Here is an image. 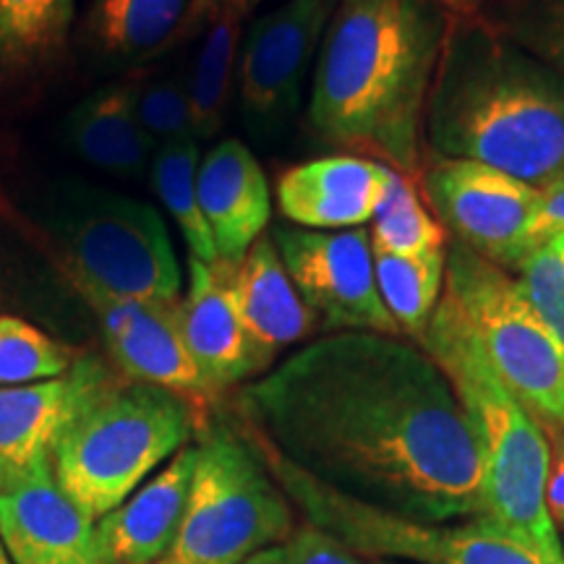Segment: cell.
<instances>
[{"mask_svg":"<svg viewBox=\"0 0 564 564\" xmlns=\"http://www.w3.org/2000/svg\"><path fill=\"white\" fill-rule=\"evenodd\" d=\"M371 253L387 312L398 324L400 335L421 345L444 293L447 246L423 253H387L379 249H371Z\"/></svg>","mask_w":564,"mask_h":564,"instance_id":"obj_24","label":"cell"},{"mask_svg":"<svg viewBox=\"0 0 564 564\" xmlns=\"http://www.w3.org/2000/svg\"><path fill=\"white\" fill-rule=\"evenodd\" d=\"M556 232H564V183L546 188L541 196L539 212H535L531 230H528V249L549 236H556Z\"/></svg>","mask_w":564,"mask_h":564,"instance_id":"obj_34","label":"cell"},{"mask_svg":"<svg viewBox=\"0 0 564 564\" xmlns=\"http://www.w3.org/2000/svg\"><path fill=\"white\" fill-rule=\"evenodd\" d=\"M371 564H403V562H371Z\"/></svg>","mask_w":564,"mask_h":564,"instance_id":"obj_38","label":"cell"},{"mask_svg":"<svg viewBox=\"0 0 564 564\" xmlns=\"http://www.w3.org/2000/svg\"><path fill=\"white\" fill-rule=\"evenodd\" d=\"M112 377L116 371L97 356H79L58 379L0 387V491L53 460L68 423Z\"/></svg>","mask_w":564,"mask_h":564,"instance_id":"obj_14","label":"cell"},{"mask_svg":"<svg viewBox=\"0 0 564 564\" xmlns=\"http://www.w3.org/2000/svg\"><path fill=\"white\" fill-rule=\"evenodd\" d=\"M442 299L507 390L539 421L564 426V345L533 312L518 280L449 241Z\"/></svg>","mask_w":564,"mask_h":564,"instance_id":"obj_8","label":"cell"},{"mask_svg":"<svg viewBox=\"0 0 564 564\" xmlns=\"http://www.w3.org/2000/svg\"><path fill=\"white\" fill-rule=\"evenodd\" d=\"M74 280L100 322L102 340L126 379L165 387L183 398H209L202 373L181 335L178 303L116 295Z\"/></svg>","mask_w":564,"mask_h":564,"instance_id":"obj_13","label":"cell"},{"mask_svg":"<svg viewBox=\"0 0 564 564\" xmlns=\"http://www.w3.org/2000/svg\"><path fill=\"white\" fill-rule=\"evenodd\" d=\"M510 274L533 312L564 345V232L533 243Z\"/></svg>","mask_w":564,"mask_h":564,"instance_id":"obj_31","label":"cell"},{"mask_svg":"<svg viewBox=\"0 0 564 564\" xmlns=\"http://www.w3.org/2000/svg\"><path fill=\"white\" fill-rule=\"evenodd\" d=\"M40 220L66 257L70 278L129 299L181 301L178 257L152 204L61 178L42 194Z\"/></svg>","mask_w":564,"mask_h":564,"instance_id":"obj_6","label":"cell"},{"mask_svg":"<svg viewBox=\"0 0 564 564\" xmlns=\"http://www.w3.org/2000/svg\"><path fill=\"white\" fill-rule=\"evenodd\" d=\"M270 236L295 291L324 333L400 335L379 295L369 230H303L278 225Z\"/></svg>","mask_w":564,"mask_h":564,"instance_id":"obj_10","label":"cell"},{"mask_svg":"<svg viewBox=\"0 0 564 564\" xmlns=\"http://www.w3.org/2000/svg\"><path fill=\"white\" fill-rule=\"evenodd\" d=\"M194 423L188 398L116 373L55 444V478L97 523L188 447Z\"/></svg>","mask_w":564,"mask_h":564,"instance_id":"obj_5","label":"cell"},{"mask_svg":"<svg viewBox=\"0 0 564 564\" xmlns=\"http://www.w3.org/2000/svg\"><path fill=\"white\" fill-rule=\"evenodd\" d=\"M199 204L220 262H241L272 215L270 181L249 147L223 139L199 160Z\"/></svg>","mask_w":564,"mask_h":564,"instance_id":"obj_19","label":"cell"},{"mask_svg":"<svg viewBox=\"0 0 564 564\" xmlns=\"http://www.w3.org/2000/svg\"><path fill=\"white\" fill-rule=\"evenodd\" d=\"M481 13L564 79V0H494Z\"/></svg>","mask_w":564,"mask_h":564,"instance_id":"obj_28","label":"cell"},{"mask_svg":"<svg viewBox=\"0 0 564 564\" xmlns=\"http://www.w3.org/2000/svg\"><path fill=\"white\" fill-rule=\"evenodd\" d=\"M0 564H11L9 554H6V549H3V541H0Z\"/></svg>","mask_w":564,"mask_h":564,"instance_id":"obj_37","label":"cell"},{"mask_svg":"<svg viewBox=\"0 0 564 564\" xmlns=\"http://www.w3.org/2000/svg\"><path fill=\"white\" fill-rule=\"evenodd\" d=\"M243 432L327 489L398 518H481L484 460L468 413L419 343L329 333L236 398Z\"/></svg>","mask_w":564,"mask_h":564,"instance_id":"obj_1","label":"cell"},{"mask_svg":"<svg viewBox=\"0 0 564 564\" xmlns=\"http://www.w3.org/2000/svg\"><path fill=\"white\" fill-rule=\"evenodd\" d=\"M137 116L154 147L199 141L194 129L186 76L175 74V70H162V74L139 79Z\"/></svg>","mask_w":564,"mask_h":564,"instance_id":"obj_30","label":"cell"},{"mask_svg":"<svg viewBox=\"0 0 564 564\" xmlns=\"http://www.w3.org/2000/svg\"><path fill=\"white\" fill-rule=\"evenodd\" d=\"M0 541L11 564H100L95 520L61 489L53 460L0 491Z\"/></svg>","mask_w":564,"mask_h":564,"instance_id":"obj_15","label":"cell"},{"mask_svg":"<svg viewBox=\"0 0 564 564\" xmlns=\"http://www.w3.org/2000/svg\"><path fill=\"white\" fill-rule=\"evenodd\" d=\"M444 9L453 13H468V11H481L494 0H442Z\"/></svg>","mask_w":564,"mask_h":564,"instance_id":"obj_36","label":"cell"},{"mask_svg":"<svg viewBox=\"0 0 564 564\" xmlns=\"http://www.w3.org/2000/svg\"><path fill=\"white\" fill-rule=\"evenodd\" d=\"M194 3H202V6H225V9H232L236 13H241V17L249 19V13L257 9L259 3H264V0H194Z\"/></svg>","mask_w":564,"mask_h":564,"instance_id":"obj_35","label":"cell"},{"mask_svg":"<svg viewBox=\"0 0 564 564\" xmlns=\"http://www.w3.org/2000/svg\"><path fill=\"white\" fill-rule=\"evenodd\" d=\"M340 0H285L246 26L238 55V100L246 126L274 137L299 112L303 84Z\"/></svg>","mask_w":564,"mask_h":564,"instance_id":"obj_12","label":"cell"},{"mask_svg":"<svg viewBox=\"0 0 564 564\" xmlns=\"http://www.w3.org/2000/svg\"><path fill=\"white\" fill-rule=\"evenodd\" d=\"M243 564H364L361 556L319 531L312 523L295 528L280 544H272L253 554Z\"/></svg>","mask_w":564,"mask_h":564,"instance_id":"obj_32","label":"cell"},{"mask_svg":"<svg viewBox=\"0 0 564 564\" xmlns=\"http://www.w3.org/2000/svg\"><path fill=\"white\" fill-rule=\"evenodd\" d=\"M423 144L554 188L564 183V79L507 40L481 11H449Z\"/></svg>","mask_w":564,"mask_h":564,"instance_id":"obj_3","label":"cell"},{"mask_svg":"<svg viewBox=\"0 0 564 564\" xmlns=\"http://www.w3.org/2000/svg\"><path fill=\"white\" fill-rule=\"evenodd\" d=\"M139 76L118 79L95 89L68 112V147L87 165L137 181L152 171L154 141L137 116Z\"/></svg>","mask_w":564,"mask_h":564,"instance_id":"obj_21","label":"cell"},{"mask_svg":"<svg viewBox=\"0 0 564 564\" xmlns=\"http://www.w3.org/2000/svg\"><path fill=\"white\" fill-rule=\"evenodd\" d=\"M371 249L387 253H423L444 249V230L415 192V181L398 171H387L377 212L369 230Z\"/></svg>","mask_w":564,"mask_h":564,"instance_id":"obj_27","label":"cell"},{"mask_svg":"<svg viewBox=\"0 0 564 564\" xmlns=\"http://www.w3.org/2000/svg\"><path fill=\"white\" fill-rule=\"evenodd\" d=\"M549 440V470H546V510L556 531L564 528V426L541 421Z\"/></svg>","mask_w":564,"mask_h":564,"instance_id":"obj_33","label":"cell"},{"mask_svg":"<svg viewBox=\"0 0 564 564\" xmlns=\"http://www.w3.org/2000/svg\"><path fill=\"white\" fill-rule=\"evenodd\" d=\"M421 348L447 373L474 426L484 460V518L518 535L546 560L564 564L560 531L546 510L549 440L541 421L494 373L444 299Z\"/></svg>","mask_w":564,"mask_h":564,"instance_id":"obj_4","label":"cell"},{"mask_svg":"<svg viewBox=\"0 0 564 564\" xmlns=\"http://www.w3.org/2000/svg\"><path fill=\"white\" fill-rule=\"evenodd\" d=\"M76 0H0V76H24L66 47Z\"/></svg>","mask_w":564,"mask_h":564,"instance_id":"obj_25","label":"cell"},{"mask_svg":"<svg viewBox=\"0 0 564 564\" xmlns=\"http://www.w3.org/2000/svg\"><path fill=\"white\" fill-rule=\"evenodd\" d=\"M295 531L293 505L243 429L212 423L178 539L162 564H243Z\"/></svg>","mask_w":564,"mask_h":564,"instance_id":"obj_7","label":"cell"},{"mask_svg":"<svg viewBox=\"0 0 564 564\" xmlns=\"http://www.w3.org/2000/svg\"><path fill=\"white\" fill-rule=\"evenodd\" d=\"M194 0H91L89 47L108 66H133L167 51L181 37Z\"/></svg>","mask_w":564,"mask_h":564,"instance_id":"obj_23","label":"cell"},{"mask_svg":"<svg viewBox=\"0 0 564 564\" xmlns=\"http://www.w3.org/2000/svg\"><path fill=\"white\" fill-rule=\"evenodd\" d=\"M390 165L333 154L288 167L278 178V207L303 230H352L371 223Z\"/></svg>","mask_w":564,"mask_h":564,"instance_id":"obj_18","label":"cell"},{"mask_svg":"<svg viewBox=\"0 0 564 564\" xmlns=\"http://www.w3.org/2000/svg\"><path fill=\"white\" fill-rule=\"evenodd\" d=\"M199 147L196 141L186 144H167L158 147L152 158V188L158 199L165 204L171 212L173 223L178 225L183 241L194 259L204 264L220 262L217 259L215 241L204 217L199 204V186H196V175H199Z\"/></svg>","mask_w":564,"mask_h":564,"instance_id":"obj_26","label":"cell"},{"mask_svg":"<svg viewBox=\"0 0 564 564\" xmlns=\"http://www.w3.org/2000/svg\"><path fill=\"white\" fill-rule=\"evenodd\" d=\"M196 468V444L183 447L150 481L95 523L100 564H162L178 539Z\"/></svg>","mask_w":564,"mask_h":564,"instance_id":"obj_17","label":"cell"},{"mask_svg":"<svg viewBox=\"0 0 564 564\" xmlns=\"http://www.w3.org/2000/svg\"><path fill=\"white\" fill-rule=\"evenodd\" d=\"M76 358L66 345L53 340L19 316H0V387H24L58 379Z\"/></svg>","mask_w":564,"mask_h":564,"instance_id":"obj_29","label":"cell"},{"mask_svg":"<svg viewBox=\"0 0 564 564\" xmlns=\"http://www.w3.org/2000/svg\"><path fill=\"white\" fill-rule=\"evenodd\" d=\"M228 264V285L246 335L251 337L267 369L278 352L314 335L316 316L295 291L270 232L246 251L241 262Z\"/></svg>","mask_w":564,"mask_h":564,"instance_id":"obj_20","label":"cell"},{"mask_svg":"<svg viewBox=\"0 0 564 564\" xmlns=\"http://www.w3.org/2000/svg\"><path fill=\"white\" fill-rule=\"evenodd\" d=\"M419 181L440 225L478 257L510 272L528 251L541 188L484 162L436 154L423 162Z\"/></svg>","mask_w":564,"mask_h":564,"instance_id":"obj_11","label":"cell"},{"mask_svg":"<svg viewBox=\"0 0 564 564\" xmlns=\"http://www.w3.org/2000/svg\"><path fill=\"white\" fill-rule=\"evenodd\" d=\"M251 440V436H249ZM262 453L274 481L282 486L293 507L319 531L329 533L352 554L369 562L403 564H554L518 535L491 523L489 518H470L460 523H419L398 518L377 507L343 497L312 476L301 474L278 455Z\"/></svg>","mask_w":564,"mask_h":564,"instance_id":"obj_9","label":"cell"},{"mask_svg":"<svg viewBox=\"0 0 564 564\" xmlns=\"http://www.w3.org/2000/svg\"><path fill=\"white\" fill-rule=\"evenodd\" d=\"M181 335L209 394L267 373L251 337L246 335L228 285V264L188 259V288L178 303Z\"/></svg>","mask_w":564,"mask_h":564,"instance_id":"obj_16","label":"cell"},{"mask_svg":"<svg viewBox=\"0 0 564 564\" xmlns=\"http://www.w3.org/2000/svg\"><path fill=\"white\" fill-rule=\"evenodd\" d=\"M246 17L225 6L192 3L181 37H196L194 58L186 68V89L192 100L196 139L220 133L238 79V55L243 42Z\"/></svg>","mask_w":564,"mask_h":564,"instance_id":"obj_22","label":"cell"},{"mask_svg":"<svg viewBox=\"0 0 564 564\" xmlns=\"http://www.w3.org/2000/svg\"><path fill=\"white\" fill-rule=\"evenodd\" d=\"M447 24L442 0H340L316 55L312 129L419 181Z\"/></svg>","mask_w":564,"mask_h":564,"instance_id":"obj_2","label":"cell"}]
</instances>
